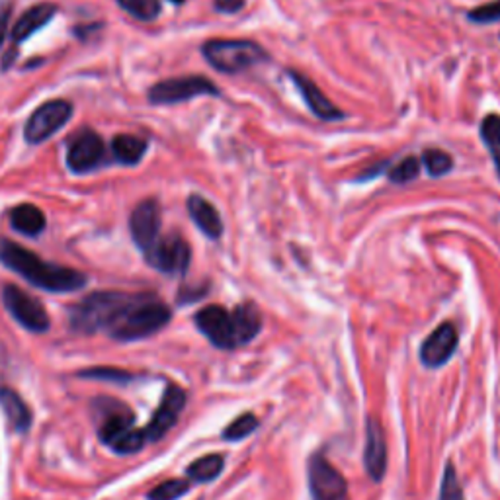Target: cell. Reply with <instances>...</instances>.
I'll use <instances>...</instances> for the list:
<instances>
[{
    "instance_id": "19",
    "label": "cell",
    "mask_w": 500,
    "mask_h": 500,
    "mask_svg": "<svg viewBox=\"0 0 500 500\" xmlns=\"http://www.w3.org/2000/svg\"><path fill=\"white\" fill-rule=\"evenodd\" d=\"M10 225L24 237H39L48 227V219L38 206L20 204L10 211Z\"/></svg>"
},
{
    "instance_id": "14",
    "label": "cell",
    "mask_w": 500,
    "mask_h": 500,
    "mask_svg": "<svg viewBox=\"0 0 500 500\" xmlns=\"http://www.w3.org/2000/svg\"><path fill=\"white\" fill-rule=\"evenodd\" d=\"M287 76L294 81L299 94L303 96V102L309 108V112L313 114L317 119L340 121L346 118V114H344L340 108L332 104L330 100L325 96V92L320 91V88L309 79V76L297 73V71H287Z\"/></svg>"
},
{
    "instance_id": "4",
    "label": "cell",
    "mask_w": 500,
    "mask_h": 500,
    "mask_svg": "<svg viewBox=\"0 0 500 500\" xmlns=\"http://www.w3.org/2000/svg\"><path fill=\"white\" fill-rule=\"evenodd\" d=\"M96 410L98 436L104 446L119 455H131L145 448V430L136 426V417L127 405L116 399H100Z\"/></svg>"
},
{
    "instance_id": "15",
    "label": "cell",
    "mask_w": 500,
    "mask_h": 500,
    "mask_svg": "<svg viewBox=\"0 0 500 500\" xmlns=\"http://www.w3.org/2000/svg\"><path fill=\"white\" fill-rule=\"evenodd\" d=\"M458 330L452 323H442L432 335L422 342L420 362L426 368H440L458 350Z\"/></svg>"
},
{
    "instance_id": "13",
    "label": "cell",
    "mask_w": 500,
    "mask_h": 500,
    "mask_svg": "<svg viewBox=\"0 0 500 500\" xmlns=\"http://www.w3.org/2000/svg\"><path fill=\"white\" fill-rule=\"evenodd\" d=\"M186 405V391L178 385H169L161 399L159 408L154 410V415L151 417L149 425L143 428L145 430L147 442H157L161 440L166 432H169L174 425L178 417L182 415Z\"/></svg>"
},
{
    "instance_id": "24",
    "label": "cell",
    "mask_w": 500,
    "mask_h": 500,
    "mask_svg": "<svg viewBox=\"0 0 500 500\" xmlns=\"http://www.w3.org/2000/svg\"><path fill=\"white\" fill-rule=\"evenodd\" d=\"M420 169H422L420 159L415 157V154H408V157L401 159L397 164L389 166L387 178H389V182H393V184H408V182L417 180Z\"/></svg>"
},
{
    "instance_id": "2",
    "label": "cell",
    "mask_w": 500,
    "mask_h": 500,
    "mask_svg": "<svg viewBox=\"0 0 500 500\" xmlns=\"http://www.w3.org/2000/svg\"><path fill=\"white\" fill-rule=\"evenodd\" d=\"M0 262L31 285L51 294L79 292L88 282L83 272L41 260L36 252L8 239H0Z\"/></svg>"
},
{
    "instance_id": "9",
    "label": "cell",
    "mask_w": 500,
    "mask_h": 500,
    "mask_svg": "<svg viewBox=\"0 0 500 500\" xmlns=\"http://www.w3.org/2000/svg\"><path fill=\"white\" fill-rule=\"evenodd\" d=\"M3 303L20 327H24L30 332H48L51 327V320L46 307L41 305L39 299L31 297L28 292L20 290L16 285H4L3 290Z\"/></svg>"
},
{
    "instance_id": "32",
    "label": "cell",
    "mask_w": 500,
    "mask_h": 500,
    "mask_svg": "<svg viewBox=\"0 0 500 500\" xmlns=\"http://www.w3.org/2000/svg\"><path fill=\"white\" fill-rule=\"evenodd\" d=\"M10 18H13V0H0V48L6 39Z\"/></svg>"
},
{
    "instance_id": "8",
    "label": "cell",
    "mask_w": 500,
    "mask_h": 500,
    "mask_svg": "<svg viewBox=\"0 0 500 500\" xmlns=\"http://www.w3.org/2000/svg\"><path fill=\"white\" fill-rule=\"evenodd\" d=\"M73 106L66 100H49L31 112L24 126V139L30 145H41L51 139L61 127L69 124Z\"/></svg>"
},
{
    "instance_id": "34",
    "label": "cell",
    "mask_w": 500,
    "mask_h": 500,
    "mask_svg": "<svg viewBox=\"0 0 500 500\" xmlns=\"http://www.w3.org/2000/svg\"><path fill=\"white\" fill-rule=\"evenodd\" d=\"M389 169V161H383V162H377L373 169H365L360 176H358V180H372V178H375L377 174H382L383 171Z\"/></svg>"
},
{
    "instance_id": "22",
    "label": "cell",
    "mask_w": 500,
    "mask_h": 500,
    "mask_svg": "<svg viewBox=\"0 0 500 500\" xmlns=\"http://www.w3.org/2000/svg\"><path fill=\"white\" fill-rule=\"evenodd\" d=\"M225 468V458L219 453H209L188 465L186 475L194 483H209L217 479Z\"/></svg>"
},
{
    "instance_id": "18",
    "label": "cell",
    "mask_w": 500,
    "mask_h": 500,
    "mask_svg": "<svg viewBox=\"0 0 500 500\" xmlns=\"http://www.w3.org/2000/svg\"><path fill=\"white\" fill-rule=\"evenodd\" d=\"M55 14H57V6L51 3H41L31 6L16 20L13 31H10V38H13L14 43L26 41L30 36H33V33L39 31L41 28H46Z\"/></svg>"
},
{
    "instance_id": "11",
    "label": "cell",
    "mask_w": 500,
    "mask_h": 500,
    "mask_svg": "<svg viewBox=\"0 0 500 500\" xmlns=\"http://www.w3.org/2000/svg\"><path fill=\"white\" fill-rule=\"evenodd\" d=\"M106 161L104 139L96 131H83L66 147V169L75 174H88Z\"/></svg>"
},
{
    "instance_id": "26",
    "label": "cell",
    "mask_w": 500,
    "mask_h": 500,
    "mask_svg": "<svg viewBox=\"0 0 500 500\" xmlns=\"http://www.w3.org/2000/svg\"><path fill=\"white\" fill-rule=\"evenodd\" d=\"M118 4L126 10L129 16L141 22H153L161 16V0H118Z\"/></svg>"
},
{
    "instance_id": "31",
    "label": "cell",
    "mask_w": 500,
    "mask_h": 500,
    "mask_svg": "<svg viewBox=\"0 0 500 500\" xmlns=\"http://www.w3.org/2000/svg\"><path fill=\"white\" fill-rule=\"evenodd\" d=\"M81 377H92V380H106V382H129L131 375L126 372H119V370H88L83 372Z\"/></svg>"
},
{
    "instance_id": "1",
    "label": "cell",
    "mask_w": 500,
    "mask_h": 500,
    "mask_svg": "<svg viewBox=\"0 0 500 500\" xmlns=\"http://www.w3.org/2000/svg\"><path fill=\"white\" fill-rule=\"evenodd\" d=\"M171 319V307L153 294L94 292L69 309L73 330L83 335L104 332L119 342L149 338Z\"/></svg>"
},
{
    "instance_id": "5",
    "label": "cell",
    "mask_w": 500,
    "mask_h": 500,
    "mask_svg": "<svg viewBox=\"0 0 500 500\" xmlns=\"http://www.w3.org/2000/svg\"><path fill=\"white\" fill-rule=\"evenodd\" d=\"M202 53L224 75H239L270 59L260 43L250 39H209L202 46Z\"/></svg>"
},
{
    "instance_id": "16",
    "label": "cell",
    "mask_w": 500,
    "mask_h": 500,
    "mask_svg": "<svg viewBox=\"0 0 500 500\" xmlns=\"http://www.w3.org/2000/svg\"><path fill=\"white\" fill-rule=\"evenodd\" d=\"M364 465L375 483H380L385 477L387 469V442L380 422L370 418L365 425V450H364Z\"/></svg>"
},
{
    "instance_id": "30",
    "label": "cell",
    "mask_w": 500,
    "mask_h": 500,
    "mask_svg": "<svg viewBox=\"0 0 500 500\" xmlns=\"http://www.w3.org/2000/svg\"><path fill=\"white\" fill-rule=\"evenodd\" d=\"M468 20L473 24H495V22H500V0L471 8L468 13Z\"/></svg>"
},
{
    "instance_id": "33",
    "label": "cell",
    "mask_w": 500,
    "mask_h": 500,
    "mask_svg": "<svg viewBox=\"0 0 500 500\" xmlns=\"http://www.w3.org/2000/svg\"><path fill=\"white\" fill-rule=\"evenodd\" d=\"M247 4V0H214V8L221 14H237Z\"/></svg>"
},
{
    "instance_id": "12",
    "label": "cell",
    "mask_w": 500,
    "mask_h": 500,
    "mask_svg": "<svg viewBox=\"0 0 500 500\" xmlns=\"http://www.w3.org/2000/svg\"><path fill=\"white\" fill-rule=\"evenodd\" d=\"M161 224H162V211L159 199L149 197L143 199L136 206L129 215V232L137 249L147 252L157 239L161 237Z\"/></svg>"
},
{
    "instance_id": "7",
    "label": "cell",
    "mask_w": 500,
    "mask_h": 500,
    "mask_svg": "<svg viewBox=\"0 0 500 500\" xmlns=\"http://www.w3.org/2000/svg\"><path fill=\"white\" fill-rule=\"evenodd\" d=\"M143 254H145V260L151 268L166 276H184L192 262L190 244L178 232L159 237L157 242Z\"/></svg>"
},
{
    "instance_id": "20",
    "label": "cell",
    "mask_w": 500,
    "mask_h": 500,
    "mask_svg": "<svg viewBox=\"0 0 500 500\" xmlns=\"http://www.w3.org/2000/svg\"><path fill=\"white\" fill-rule=\"evenodd\" d=\"M0 407H3L8 422L13 425L16 432L24 434V432L30 430L31 410L24 403V399H22L16 391H13L10 387H0Z\"/></svg>"
},
{
    "instance_id": "10",
    "label": "cell",
    "mask_w": 500,
    "mask_h": 500,
    "mask_svg": "<svg viewBox=\"0 0 500 500\" xmlns=\"http://www.w3.org/2000/svg\"><path fill=\"white\" fill-rule=\"evenodd\" d=\"M309 491L313 500H350L344 477L320 453L309 461Z\"/></svg>"
},
{
    "instance_id": "29",
    "label": "cell",
    "mask_w": 500,
    "mask_h": 500,
    "mask_svg": "<svg viewBox=\"0 0 500 500\" xmlns=\"http://www.w3.org/2000/svg\"><path fill=\"white\" fill-rule=\"evenodd\" d=\"M440 500H465L463 498V488L458 481V475H455V469H453L452 463H448L446 469H443Z\"/></svg>"
},
{
    "instance_id": "35",
    "label": "cell",
    "mask_w": 500,
    "mask_h": 500,
    "mask_svg": "<svg viewBox=\"0 0 500 500\" xmlns=\"http://www.w3.org/2000/svg\"><path fill=\"white\" fill-rule=\"evenodd\" d=\"M171 3H172V4H178V6H180V4H184V3H186V0H171Z\"/></svg>"
},
{
    "instance_id": "25",
    "label": "cell",
    "mask_w": 500,
    "mask_h": 500,
    "mask_svg": "<svg viewBox=\"0 0 500 500\" xmlns=\"http://www.w3.org/2000/svg\"><path fill=\"white\" fill-rule=\"evenodd\" d=\"M420 162L432 178L446 176L453 169L452 154L446 153V151H442V149H426L425 153H422Z\"/></svg>"
},
{
    "instance_id": "6",
    "label": "cell",
    "mask_w": 500,
    "mask_h": 500,
    "mask_svg": "<svg viewBox=\"0 0 500 500\" xmlns=\"http://www.w3.org/2000/svg\"><path fill=\"white\" fill-rule=\"evenodd\" d=\"M219 88L215 83H211L207 76L202 75H188V76H174L151 86L149 102L154 106H171L182 104L188 100L197 96H219Z\"/></svg>"
},
{
    "instance_id": "23",
    "label": "cell",
    "mask_w": 500,
    "mask_h": 500,
    "mask_svg": "<svg viewBox=\"0 0 500 500\" xmlns=\"http://www.w3.org/2000/svg\"><path fill=\"white\" fill-rule=\"evenodd\" d=\"M479 131L485 147L488 149V154H491L493 159L496 174L500 178V116L498 114L485 116L479 126Z\"/></svg>"
},
{
    "instance_id": "28",
    "label": "cell",
    "mask_w": 500,
    "mask_h": 500,
    "mask_svg": "<svg viewBox=\"0 0 500 500\" xmlns=\"http://www.w3.org/2000/svg\"><path fill=\"white\" fill-rule=\"evenodd\" d=\"M188 491H190V481L172 479V481H164L162 485L154 487L153 491L147 495V498L149 500H178L184 495H188Z\"/></svg>"
},
{
    "instance_id": "3",
    "label": "cell",
    "mask_w": 500,
    "mask_h": 500,
    "mask_svg": "<svg viewBox=\"0 0 500 500\" xmlns=\"http://www.w3.org/2000/svg\"><path fill=\"white\" fill-rule=\"evenodd\" d=\"M194 323L215 348L235 350L260 335L262 315L254 303H241L232 311L207 305L197 311Z\"/></svg>"
},
{
    "instance_id": "21",
    "label": "cell",
    "mask_w": 500,
    "mask_h": 500,
    "mask_svg": "<svg viewBox=\"0 0 500 500\" xmlns=\"http://www.w3.org/2000/svg\"><path fill=\"white\" fill-rule=\"evenodd\" d=\"M149 149L147 139L137 137V136H116L112 139V145H110V151H112V157L116 162L124 164V166H136L145 157V153Z\"/></svg>"
},
{
    "instance_id": "17",
    "label": "cell",
    "mask_w": 500,
    "mask_h": 500,
    "mask_svg": "<svg viewBox=\"0 0 500 500\" xmlns=\"http://www.w3.org/2000/svg\"><path fill=\"white\" fill-rule=\"evenodd\" d=\"M188 207V214H190V219L196 224V227L204 232V235L211 241H219L224 237V219H221L217 207L207 202L204 196L199 194H192L188 197L186 202Z\"/></svg>"
},
{
    "instance_id": "27",
    "label": "cell",
    "mask_w": 500,
    "mask_h": 500,
    "mask_svg": "<svg viewBox=\"0 0 500 500\" xmlns=\"http://www.w3.org/2000/svg\"><path fill=\"white\" fill-rule=\"evenodd\" d=\"M257 428H259V418L252 413H247V415L239 417L237 420H232L231 426H227L224 430V440H229V442L242 440V438L250 436Z\"/></svg>"
}]
</instances>
